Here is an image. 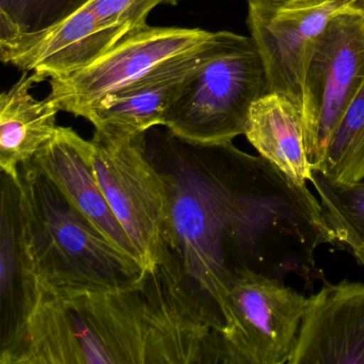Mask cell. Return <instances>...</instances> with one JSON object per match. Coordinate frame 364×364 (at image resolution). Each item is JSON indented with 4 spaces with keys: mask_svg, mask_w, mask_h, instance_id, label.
<instances>
[{
    "mask_svg": "<svg viewBox=\"0 0 364 364\" xmlns=\"http://www.w3.org/2000/svg\"><path fill=\"white\" fill-rule=\"evenodd\" d=\"M216 327L170 255L127 289L59 294L33 284L0 364L205 363Z\"/></svg>",
    "mask_w": 364,
    "mask_h": 364,
    "instance_id": "cell-1",
    "label": "cell"
},
{
    "mask_svg": "<svg viewBox=\"0 0 364 364\" xmlns=\"http://www.w3.org/2000/svg\"><path fill=\"white\" fill-rule=\"evenodd\" d=\"M20 242L33 284L53 293L122 289L148 274L114 246L33 165L20 168Z\"/></svg>",
    "mask_w": 364,
    "mask_h": 364,
    "instance_id": "cell-2",
    "label": "cell"
},
{
    "mask_svg": "<svg viewBox=\"0 0 364 364\" xmlns=\"http://www.w3.org/2000/svg\"><path fill=\"white\" fill-rule=\"evenodd\" d=\"M265 95V67L252 38L217 31L176 91L163 125L195 146L231 144L244 135L251 106Z\"/></svg>",
    "mask_w": 364,
    "mask_h": 364,
    "instance_id": "cell-3",
    "label": "cell"
},
{
    "mask_svg": "<svg viewBox=\"0 0 364 364\" xmlns=\"http://www.w3.org/2000/svg\"><path fill=\"white\" fill-rule=\"evenodd\" d=\"M92 163L102 191L146 272L172 252L171 193L144 134L112 144L93 137Z\"/></svg>",
    "mask_w": 364,
    "mask_h": 364,
    "instance_id": "cell-4",
    "label": "cell"
},
{
    "mask_svg": "<svg viewBox=\"0 0 364 364\" xmlns=\"http://www.w3.org/2000/svg\"><path fill=\"white\" fill-rule=\"evenodd\" d=\"M178 0H91L50 31L0 48L4 65L33 73L38 82L88 67L148 27L151 12Z\"/></svg>",
    "mask_w": 364,
    "mask_h": 364,
    "instance_id": "cell-5",
    "label": "cell"
},
{
    "mask_svg": "<svg viewBox=\"0 0 364 364\" xmlns=\"http://www.w3.org/2000/svg\"><path fill=\"white\" fill-rule=\"evenodd\" d=\"M363 86L364 16L347 7L312 40L304 57L301 118L312 169L323 163L336 127Z\"/></svg>",
    "mask_w": 364,
    "mask_h": 364,
    "instance_id": "cell-6",
    "label": "cell"
},
{
    "mask_svg": "<svg viewBox=\"0 0 364 364\" xmlns=\"http://www.w3.org/2000/svg\"><path fill=\"white\" fill-rule=\"evenodd\" d=\"M308 298L285 282L245 274L228 287L221 331L227 363L289 364Z\"/></svg>",
    "mask_w": 364,
    "mask_h": 364,
    "instance_id": "cell-7",
    "label": "cell"
},
{
    "mask_svg": "<svg viewBox=\"0 0 364 364\" xmlns=\"http://www.w3.org/2000/svg\"><path fill=\"white\" fill-rule=\"evenodd\" d=\"M212 35L200 28L146 27L88 67L50 78L48 95L61 112L85 118L101 100L165 61L199 48Z\"/></svg>",
    "mask_w": 364,
    "mask_h": 364,
    "instance_id": "cell-8",
    "label": "cell"
},
{
    "mask_svg": "<svg viewBox=\"0 0 364 364\" xmlns=\"http://www.w3.org/2000/svg\"><path fill=\"white\" fill-rule=\"evenodd\" d=\"M343 0H248V24L265 67L267 93L291 100L301 112L309 44L338 12Z\"/></svg>",
    "mask_w": 364,
    "mask_h": 364,
    "instance_id": "cell-9",
    "label": "cell"
},
{
    "mask_svg": "<svg viewBox=\"0 0 364 364\" xmlns=\"http://www.w3.org/2000/svg\"><path fill=\"white\" fill-rule=\"evenodd\" d=\"M289 364H364V283L323 280L308 298Z\"/></svg>",
    "mask_w": 364,
    "mask_h": 364,
    "instance_id": "cell-10",
    "label": "cell"
},
{
    "mask_svg": "<svg viewBox=\"0 0 364 364\" xmlns=\"http://www.w3.org/2000/svg\"><path fill=\"white\" fill-rule=\"evenodd\" d=\"M205 42L157 65L95 104L85 117L95 127V137L119 144L163 125L176 91L199 63Z\"/></svg>",
    "mask_w": 364,
    "mask_h": 364,
    "instance_id": "cell-11",
    "label": "cell"
},
{
    "mask_svg": "<svg viewBox=\"0 0 364 364\" xmlns=\"http://www.w3.org/2000/svg\"><path fill=\"white\" fill-rule=\"evenodd\" d=\"M92 154V140L84 139L71 127H58L52 140L31 161L100 233L142 265L102 191Z\"/></svg>",
    "mask_w": 364,
    "mask_h": 364,
    "instance_id": "cell-12",
    "label": "cell"
},
{
    "mask_svg": "<svg viewBox=\"0 0 364 364\" xmlns=\"http://www.w3.org/2000/svg\"><path fill=\"white\" fill-rule=\"evenodd\" d=\"M36 84H39L37 77L24 72L0 97V168L16 183L20 168L52 140L58 129L60 107L50 95L36 99L31 93Z\"/></svg>",
    "mask_w": 364,
    "mask_h": 364,
    "instance_id": "cell-13",
    "label": "cell"
},
{
    "mask_svg": "<svg viewBox=\"0 0 364 364\" xmlns=\"http://www.w3.org/2000/svg\"><path fill=\"white\" fill-rule=\"evenodd\" d=\"M244 135L264 159L289 180L306 186L313 169L304 144L299 108L287 97L267 93L253 103Z\"/></svg>",
    "mask_w": 364,
    "mask_h": 364,
    "instance_id": "cell-14",
    "label": "cell"
},
{
    "mask_svg": "<svg viewBox=\"0 0 364 364\" xmlns=\"http://www.w3.org/2000/svg\"><path fill=\"white\" fill-rule=\"evenodd\" d=\"M1 341L16 330L22 319L28 274L25 272L20 242L18 184L3 174L1 191Z\"/></svg>",
    "mask_w": 364,
    "mask_h": 364,
    "instance_id": "cell-15",
    "label": "cell"
},
{
    "mask_svg": "<svg viewBox=\"0 0 364 364\" xmlns=\"http://www.w3.org/2000/svg\"><path fill=\"white\" fill-rule=\"evenodd\" d=\"M311 182L336 242L345 245L358 263L364 265V180L334 182L313 170Z\"/></svg>",
    "mask_w": 364,
    "mask_h": 364,
    "instance_id": "cell-16",
    "label": "cell"
},
{
    "mask_svg": "<svg viewBox=\"0 0 364 364\" xmlns=\"http://www.w3.org/2000/svg\"><path fill=\"white\" fill-rule=\"evenodd\" d=\"M91 0H0V48L42 35Z\"/></svg>",
    "mask_w": 364,
    "mask_h": 364,
    "instance_id": "cell-17",
    "label": "cell"
},
{
    "mask_svg": "<svg viewBox=\"0 0 364 364\" xmlns=\"http://www.w3.org/2000/svg\"><path fill=\"white\" fill-rule=\"evenodd\" d=\"M313 170L334 182L364 180V86L336 127L323 163Z\"/></svg>",
    "mask_w": 364,
    "mask_h": 364,
    "instance_id": "cell-18",
    "label": "cell"
},
{
    "mask_svg": "<svg viewBox=\"0 0 364 364\" xmlns=\"http://www.w3.org/2000/svg\"><path fill=\"white\" fill-rule=\"evenodd\" d=\"M347 7L364 16V0H350Z\"/></svg>",
    "mask_w": 364,
    "mask_h": 364,
    "instance_id": "cell-19",
    "label": "cell"
},
{
    "mask_svg": "<svg viewBox=\"0 0 364 364\" xmlns=\"http://www.w3.org/2000/svg\"><path fill=\"white\" fill-rule=\"evenodd\" d=\"M343 1H344L345 5H347V4H348L349 1H350V0H343Z\"/></svg>",
    "mask_w": 364,
    "mask_h": 364,
    "instance_id": "cell-20",
    "label": "cell"
}]
</instances>
